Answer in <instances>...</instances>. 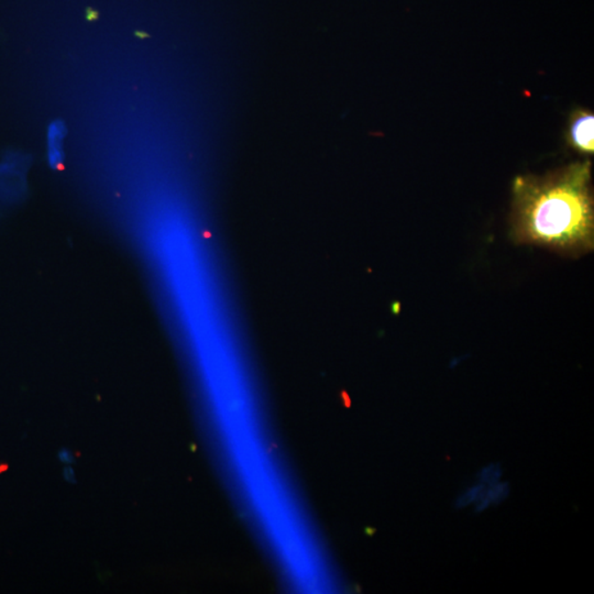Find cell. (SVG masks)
I'll return each instance as SVG.
<instances>
[{
	"mask_svg": "<svg viewBox=\"0 0 594 594\" xmlns=\"http://www.w3.org/2000/svg\"><path fill=\"white\" fill-rule=\"evenodd\" d=\"M511 237L516 243L571 257L592 251L591 162H575L544 176H518L513 183Z\"/></svg>",
	"mask_w": 594,
	"mask_h": 594,
	"instance_id": "6da1fadb",
	"label": "cell"
},
{
	"mask_svg": "<svg viewBox=\"0 0 594 594\" xmlns=\"http://www.w3.org/2000/svg\"><path fill=\"white\" fill-rule=\"evenodd\" d=\"M29 167V156L12 151L3 157L0 161V215L25 201L28 195L27 174Z\"/></svg>",
	"mask_w": 594,
	"mask_h": 594,
	"instance_id": "7a4b0ae2",
	"label": "cell"
},
{
	"mask_svg": "<svg viewBox=\"0 0 594 594\" xmlns=\"http://www.w3.org/2000/svg\"><path fill=\"white\" fill-rule=\"evenodd\" d=\"M568 138L571 147L583 154L594 151V116L587 111H578L571 116Z\"/></svg>",
	"mask_w": 594,
	"mask_h": 594,
	"instance_id": "3957f363",
	"label": "cell"
},
{
	"mask_svg": "<svg viewBox=\"0 0 594 594\" xmlns=\"http://www.w3.org/2000/svg\"><path fill=\"white\" fill-rule=\"evenodd\" d=\"M67 128L65 121L54 120L50 122L47 129V161L50 169L61 170L65 166V140Z\"/></svg>",
	"mask_w": 594,
	"mask_h": 594,
	"instance_id": "277c9868",
	"label": "cell"
},
{
	"mask_svg": "<svg viewBox=\"0 0 594 594\" xmlns=\"http://www.w3.org/2000/svg\"><path fill=\"white\" fill-rule=\"evenodd\" d=\"M484 489L483 485H477V487L471 488L468 493H466L464 497L460 498L461 505H469V503L482 498L483 496L482 490Z\"/></svg>",
	"mask_w": 594,
	"mask_h": 594,
	"instance_id": "5b68a950",
	"label": "cell"
}]
</instances>
